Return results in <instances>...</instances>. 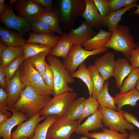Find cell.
Wrapping results in <instances>:
<instances>
[{"label": "cell", "instance_id": "cell-1", "mask_svg": "<svg viewBox=\"0 0 139 139\" xmlns=\"http://www.w3.org/2000/svg\"><path fill=\"white\" fill-rule=\"evenodd\" d=\"M51 99L50 96L40 94L27 86L22 91L18 100L8 110L23 114L29 119L40 111Z\"/></svg>", "mask_w": 139, "mask_h": 139}, {"label": "cell", "instance_id": "cell-2", "mask_svg": "<svg viewBox=\"0 0 139 139\" xmlns=\"http://www.w3.org/2000/svg\"><path fill=\"white\" fill-rule=\"evenodd\" d=\"M112 32L111 37L105 47L122 52L129 60L131 50L135 49L138 45L135 42L129 28L127 26L118 24Z\"/></svg>", "mask_w": 139, "mask_h": 139}, {"label": "cell", "instance_id": "cell-3", "mask_svg": "<svg viewBox=\"0 0 139 139\" xmlns=\"http://www.w3.org/2000/svg\"><path fill=\"white\" fill-rule=\"evenodd\" d=\"M18 70L20 78L25 86H30L41 94L55 95L54 90L46 84L42 76L32 65L28 58L24 60Z\"/></svg>", "mask_w": 139, "mask_h": 139}, {"label": "cell", "instance_id": "cell-4", "mask_svg": "<svg viewBox=\"0 0 139 139\" xmlns=\"http://www.w3.org/2000/svg\"><path fill=\"white\" fill-rule=\"evenodd\" d=\"M47 60L53 72L54 78V91L55 95L67 92L74 91L68 84L73 83L74 79L62 62L56 57L47 55Z\"/></svg>", "mask_w": 139, "mask_h": 139}, {"label": "cell", "instance_id": "cell-5", "mask_svg": "<svg viewBox=\"0 0 139 139\" xmlns=\"http://www.w3.org/2000/svg\"><path fill=\"white\" fill-rule=\"evenodd\" d=\"M77 96V93L74 91L55 95L40 111V115H56L58 118L66 115L70 106Z\"/></svg>", "mask_w": 139, "mask_h": 139}, {"label": "cell", "instance_id": "cell-6", "mask_svg": "<svg viewBox=\"0 0 139 139\" xmlns=\"http://www.w3.org/2000/svg\"><path fill=\"white\" fill-rule=\"evenodd\" d=\"M85 7V0H60L58 16L64 28L71 27Z\"/></svg>", "mask_w": 139, "mask_h": 139}, {"label": "cell", "instance_id": "cell-7", "mask_svg": "<svg viewBox=\"0 0 139 139\" xmlns=\"http://www.w3.org/2000/svg\"><path fill=\"white\" fill-rule=\"evenodd\" d=\"M99 109L102 113V122L106 127L121 133H127L126 130L133 131L135 129V126L125 119L123 110L116 111L100 106Z\"/></svg>", "mask_w": 139, "mask_h": 139}, {"label": "cell", "instance_id": "cell-8", "mask_svg": "<svg viewBox=\"0 0 139 139\" xmlns=\"http://www.w3.org/2000/svg\"><path fill=\"white\" fill-rule=\"evenodd\" d=\"M107 48H103L92 51L87 50L81 45H73L63 64L71 75L75 71L77 68L89 56L106 52Z\"/></svg>", "mask_w": 139, "mask_h": 139}, {"label": "cell", "instance_id": "cell-9", "mask_svg": "<svg viewBox=\"0 0 139 139\" xmlns=\"http://www.w3.org/2000/svg\"><path fill=\"white\" fill-rule=\"evenodd\" d=\"M80 123L79 120L68 119L66 115L58 117L50 127L47 137L52 139H70L71 135L75 132Z\"/></svg>", "mask_w": 139, "mask_h": 139}, {"label": "cell", "instance_id": "cell-10", "mask_svg": "<svg viewBox=\"0 0 139 139\" xmlns=\"http://www.w3.org/2000/svg\"><path fill=\"white\" fill-rule=\"evenodd\" d=\"M0 21L8 29L16 30L22 37L31 30V23L27 19L16 15L12 6L7 5L4 13L0 15Z\"/></svg>", "mask_w": 139, "mask_h": 139}, {"label": "cell", "instance_id": "cell-11", "mask_svg": "<svg viewBox=\"0 0 139 139\" xmlns=\"http://www.w3.org/2000/svg\"><path fill=\"white\" fill-rule=\"evenodd\" d=\"M45 9L32 0H18L15 4V10L18 15L27 19L31 23L39 19Z\"/></svg>", "mask_w": 139, "mask_h": 139}, {"label": "cell", "instance_id": "cell-12", "mask_svg": "<svg viewBox=\"0 0 139 139\" xmlns=\"http://www.w3.org/2000/svg\"><path fill=\"white\" fill-rule=\"evenodd\" d=\"M40 111L34 114L26 121L18 125L16 129L11 134V139H19L26 137L29 139L33 135L35 129L39 123L48 116H41Z\"/></svg>", "mask_w": 139, "mask_h": 139}, {"label": "cell", "instance_id": "cell-13", "mask_svg": "<svg viewBox=\"0 0 139 139\" xmlns=\"http://www.w3.org/2000/svg\"><path fill=\"white\" fill-rule=\"evenodd\" d=\"M7 89L8 95L7 104L9 108L12 107L18 100L22 91L25 87L19 77V71L16 72L11 79L6 77Z\"/></svg>", "mask_w": 139, "mask_h": 139}, {"label": "cell", "instance_id": "cell-14", "mask_svg": "<svg viewBox=\"0 0 139 139\" xmlns=\"http://www.w3.org/2000/svg\"><path fill=\"white\" fill-rule=\"evenodd\" d=\"M115 56L114 53L107 52L95 60L94 65L105 81L112 76L115 62Z\"/></svg>", "mask_w": 139, "mask_h": 139}, {"label": "cell", "instance_id": "cell-15", "mask_svg": "<svg viewBox=\"0 0 139 139\" xmlns=\"http://www.w3.org/2000/svg\"><path fill=\"white\" fill-rule=\"evenodd\" d=\"M96 33L92 28L83 21L81 25L76 29H71L68 34L73 45H81L92 38Z\"/></svg>", "mask_w": 139, "mask_h": 139}, {"label": "cell", "instance_id": "cell-16", "mask_svg": "<svg viewBox=\"0 0 139 139\" xmlns=\"http://www.w3.org/2000/svg\"><path fill=\"white\" fill-rule=\"evenodd\" d=\"M86 7L81 16L91 27L100 29L102 26V18L93 0H85Z\"/></svg>", "mask_w": 139, "mask_h": 139}, {"label": "cell", "instance_id": "cell-17", "mask_svg": "<svg viewBox=\"0 0 139 139\" xmlns=\"http://www.w3.org/2000/svg\"><path fill=\"white\" fill-rule=\"evenodd\" d=\"M103 116L100 110L98 109L94 114L88 117L85 122L79 126L75 132L85 136L89 131H92L103 128Z\"/></svg>", "mask_w": 139, "mask_h": 139}, {"label": "cell", "instance_id": "cell-18", "mask_svg": "<svg viewBox=\"0 0 139 139\" xmlns=\"http://www.w3.org/2000/svg\"><path fill=\"white\" fill-rule=\"evenodd\" d=\"M127 58H120L115 60L112 76L115 79L116 86L120 88L123 80L131 72L133 68Z\"/></svg>", "mask_w": 139, "mask_h": 139}, {"label": "cell", "instance_id": "cell-19", "mask_svg": "<svg viewBox=\"0 0 139 139\" xmlns=\"http://www.w3.org/2000/svg\"><path fill=\"white\" fill-rule=\"evenodd\" d=\"M112 32L100 29L99 32L91 39L84 42L81 46L88 51L103 48L109 41Z\"/></svg>", "mask_w": 139, "mask_h": 139}, {"label": "cell", "instance_id": "cell-20", "mask_svg": "<svg viewBox=\"0 0 139 139\" xmlns=\"http://www.w3.org/2000/svg\"><path fill=\"white\" fill-rule=\"evenodd\" d=\"M0 41L8 47H22L27 40L18 32L0 26Z\"/></svg>", "mask_w": 139, "mask_h": 139}, {"label": "cell", "instance_id": "cell-21", "mask_svg": "<svg viewBox=\"0 0 139 139\" xmlns=\"http://www.w3.org/2000/svg\"><path fill=\"white\" fill-rule=\"evenodd\" d=\"M12 115L6 121L0 125V136L3 139H11V131L15 126L28 119L24 114L12 111Z\"/></svg>", "mask_w": 139, "mask_h": 139}, {"label": "cell", "instance_id": "cell-22", "mask_svg": "<svg viewBox=\"0 0 139 139\" xmlns=\"http://www.w3.org/2000/svg\"><path fill=\"white\" fill-rule=\"evenodd\" d=\"M117 111L121 110L122 108L126 105L133 107L137 105V102L139 100V91L135 88L126 93H117L114 97Z\"/></svg>", "mask_w": 139, "mask_h": 139}, {"label": "cell", "instance_id": "cell-23", "mask_svg": "<svg viewBox=\"0 0 139 139\" xmlns=\"http://www.w3.org/2000/svg\"><path fill=\"white\" fill-rule=\"evenodd\" d=\"M73 44L68 34L64 32L61 35L56 46L53 48L48 55L60 57L65 59Z\"/></svg>", "mask_w": 139, "mask_h": 139}, {"label": "cell", "instance_id": "cell-24", "mask_svg": "<svg viewBox=\"0 0 139 139\" xmlns=\"http://www.w3.org/2000/svg\"><path fill=\"white\" fill-rule=\"evenodd\" d=\"M136 3L120 10L111 11L107 16L102 18V26H107L108 31L112 32L117 27L118 23L121 20L123 15L127 11L133 7H137Z\"/></svg>", "mask_w": 139, "mask_h": 139}, {"label": "cell", "instance_id": "cell-25", "mask_svg": "<svg viewBox=\"0 0 139 139\" xmlns=\"http://www.w3.org/2000/svg\"><path fill=\"white\" fill-rule=\"evenodd\" d=\"M29 37L26 43H36L54 48L60 38V37L53 34H40L29 32Z\"/></svg>", "mask_w": 139, "mask_h": 139}, {"label": "cell", "instance_id": "cell-26", "mask_svg": "<svg viewBox=\"0 0 139 139\" xmlns=\"http://www.w3.org/2000/svg\"><path fill=\"white\" fill-rule=\"evenodd\" d=\"M39 19L47 24L55 32L61 35L64 33L60 27L59 18L55 10L45 9Z\"/></svg>", "mask_w": 139, "mask_h": 139}, {"label": "cell", "instance_id": "cell-27", "mask_svg": "<svg viewBox=\"0 0 139 139\" xmlns=\"http://www.w3.org/2000/svg\"><path fill=\"white\" fill-rule=\"evenodd\" d=\"M86 98L84 97L76 99L70 106L66 116L68 119L73 120H79L83 114Z\"/></svg>", "mask_w": 139, "mask_h": 139}, {"label": "cell", "instance_id": "cell-28", "mask_svg": "<svg viewBox=\"0 0 139 139\" xmlns=\"http://www.w3.org/2000/svg\"><path fill=\"white\" fill-rule=\"evenodd\" d=\"M88 68L90 71L93 85L92 96L96 99L102 90L106 81L94 65H90Z\"/></svg>", "mask_w": 139, "mask_h": 139}, {"label": "cell", "instance_id": "cell-29", "mask_svg": "<svg viewBox=\"0 0 139 139\" xmlns=\"http://www.w3.org/2000/svg\"><path fill=\"white\" fill-rule=\"evenodd\" d=\"M22 47H8L0 57V66L5 68L10 63L23 54Z\"/></svg>", "mask_w": 139, "mask_h": 139}, {"label": "cell", "instance_id": "cell-30", "mask_svg": "<svg viewBox=\"0 0 139 139\" xmlns=\"http://www.w3.org/2000/svg\"><path fill=\"white\" fill-rule=\"evenodd\" d=\"M109 85L108 81H106L103 88L96 99L99 103L100 106L116 111V106L114 98L110 95L108 92Z\"/></svg>", "mask_w": 139, "mask_h": 139}, {"label": "cell", "instance_id": "cell-31", "mask_svg": "<svg viewBox=\"0 0 139 139\" xmlns=\"http://www.w3.org/2000/svg\"><path fill=\"white\" fill-rule=\"evenodd\" d=\"M73 78H79L84 83L87 87L90 96H92L93 85L90 71L86 64L83 63L80 66L78 70L71 75Z\"/></svg>", "mask_w": 139, "mask_h": 139}, {"label": "cell", "instance_id": "cell-32", "mask_svg": "<svg viewBox=\"0 0 139 139\" xmlns=\"http://www.w3.org/2000/svg\"><path fill=\"white\" fill-rule=\"evenodd\" d=\"M58 118V117L56 115L48 116L44 121L37 125L33 135L30 139H46L47 133L50 127Z\"/></svg>", "mask_w": 139, "mask_h": 139}, {"label": "cell", "instance_id": "cell-33", "mask_svg": "<svg viewBox=\"0 0 139 139\" xmlns=\"http://www.w3.org/2000/svg\"><path fill=\"white\" fill-rule=\"evenodd\" d=\"M129 135L127 132L119 133L114 131L103 128L101 132L88 133L85 136L95 139H127Z\"/></svg>", "mask_w": 139, "mask_h": 139}, {"label": "cell", "instance_id": "cell-34", "mask_svg": "<svg viewBox=\"0 0 139 139\" xmlns=\"http://www.w3.org/2000/svg\"><path fill=\"white\" fill-rule=\"evenodd\" d=\"M23 50V59L24 60L43 52H49L53 48L38 45L36 43H26L22 47Z\"/></svg>", "mask_w": 139, "mask_h": 139}, {"label": "cell", "instance_id": "cell-35", "mask_svg": "<svg viewBox=\"0 0 139 139\" xmlns=\"http://www.w3.org/2000/svg\"><path fill=\"white\" fill-rule=\"evenodd\" d=\"M139 79V67L133 69L119 88L120 93H124L135 88Z\"/></svg>", "mask_w": 139, "mask_h": 139}, {"label": "cell", "instance_id": "cell-36", "mask_svg": "<svg viewBox=\"0 0 139 139\" xmlns=\"http://www.w3.org/2000/svg\"><path fill=\"white\" fill-rule=\"evenodd\" d=\"M49 53H40L28 58L32 65L42 76L46 68V63L45 58Z\"/></svg>", "mask_w": 139, "mask_h": 139}, {"label": "cell", "instance_id": "cell-37", "mask_svg": "<svg viewBox=\"0 0 139 139\" xmlns=\"http://www.w3.org/2000/svg\"><path fill=\"white\" fill-rule=\"evenodd\" d=\"M99 106L97 99L92 96H90L86 100L83 114L79 120L80 123L85 118L95 113L98 109Z\"/></svg>", "mask_w": 139, "mask_h": 139}, {"label": "cell", "instance_id": "cell-38", "mask_svg": "<svg viewBox=\"0 0 139 139\" xmlns=\"http://www.w3.org/2000/svg\"><path fill=\"white\" fill-rule=\"evenodd\" d=\"M31 30L34 33L40 34L54 35L55 33L47 24L39 19L31 23Z\"/></svg>", "mask_w": 139, "mask_h": 139}, {"label": "cell", "instance_id": "cell-39", "mask_svg": "<svg viewBox=\"0 0 139 139\" xmlns=\"http://www.w3.org/2000/svg\"><path fill=\"white\" fill-rule=\"evenodd\" d=\"M24 60L23 54L15 59L4 68L6 77L10 79H12Z\"/></svg>", "mask_w": 139, "mask_h": 139}, {"label": "cell", "instance_id": "cell-40", "mask_svg": "<svg viewBox=\"0 0 139 139\" xmlns=\"http://www.w3.org/2000/svg\"><path fill=\"white\" fill-rule=\"evenodd\" d=\"M93 0L102 18L107 16L111 11L109 7V0Z\"/></svg>", "mask_w": 139, "mask_h": 139}, {"label": "cell", "instance_id": "cell-41", "mask_svg": "<svg viewBox=\"0 0 139 139\" xmlns=\"http://www.w3.org/2000/svg\"><path fill=\"white\" fill-rule=\"evenodd\" d=\"M42 76L46 84L54 90V78L53 72L50 65L47 63L45 70Z\"/></svg>", "mask_w": 139, "mask_h": 139}, {"label": "cell", "instance_id": "cell-42", "mask_svg": "<svg viewBox=\"0 0 139 139\" xmlns=\"http://www.w3.org/2000/svg\"><path fill=\"white\" fill-rule=\"evenodd\" d=\"M130 65L133 69L139 67V45L132 49L131 52V57L129 60Z\"/></svg>", "mask_w": 139, "mask_h": 139}, {"label": "cell", "instance_id": "cell-43", "mask_svg": "<svg viewBox=\"0 0 139 139\" xmlns=\"http://www.w3.org/2000/svg\"><path fill=\"white\" fill-rule=\"evenodd\" d=\"M8 95L7 91L2 87H0V110H8L7 102Z\"/></svg>", "mask_w": 139, "mask_h": 139}, {"label": "cell", "instance_id": "cell-44", "mask_svg": "<svg viewBox=\"0 0 139 139\" xmlns=\"http://www.w3.org/2000/svg\"><path fill=\"white\" fill-rule=\"evenodd\" d=\"M124 0H109V6L111 11L117 10L124 7Z\"/></svg>", "mask_w": 139, "mask_h": 139}, {"label": "cell", "instance_id": "cell-45", "mask_svg": "<svg viewBox=\"0 0 139 139\" xmlns=\"http://www.w3.org/2000/svg\"><path fill=\"white\" fill-rule=\"evenodd\" d=\"M123 115L127 121L132 124L139 129V121L135 116L126 111H124Z\"/></svg>", "mask_w": 139, "mask_h": 139}, {"label": "cell", "instance_id": "cell-46", "mask_svg": "<svg viewBox=\"0 0 139 139\" xmlns=\"http://www.w3.org/2000/svg\"><path fill=\"white\" fill-rule=\"evenodd\" d=\"M32 2L44 7L46 9L54 10L53 1L51 0H32Z\"/></svg>", "mask_w": 139, "mask_h": 139}, {"label": "cell", "instance_id": "cell-47", "mask_svg": "<svg viewBox=\"0 0 139 139\" xmlns=\"http://www.w3.org/2000/svg\"><path fill=\"white\" fill-rule=\"evenodd\" d=\"M5 76L4 68L0 65V85L6 91L7 86Z\"/></svg>", "mask_w": 139, "mask_h": 139}, {"label": "cell", "instance_id": "cell-48", "mask_svg": "<svg viewBox=\"0 0 139 139\" xmlns=\"http://www.w3.org/2000/svg\"><path fill=\"white\" fill-rule=\"evenodd\" d=\"M10 118L7 114L0 111V125L2 124L5 122Z\"/></svg>", "mask_w": 139, "mask_h": 139}, {"label": "cell", "instance_id": "cell-49", "mask_svg": "<svg viewBox=\"0 0 139 139\" xmlns=\"http://www.w3.org/2000/svg\"><path fill=\"white\" fill-rule=\"evenodd\" d=\"M127 139H139V135L135 131H131Z\"/></svg>", "mask_w": 139, "mask_h": 139}, {"label": "cell", "instance_id": "cell-50", "mask_svg": "<svg viewBox=\"0 0 139 139\" xmlns=\"http://www.w3.org/2000/svg\"><path fill=\"white\" fill-rule=\"evenodd\" d=\"M137 1V0H124V7L130 6Z\"/></svg>", "mask_w": 139, "mask_h": 139}, {"label": "cell", "instance_id": "cell-51", "mask_svg": "<svg viewBox=\"0 0 139 139\" xmlns=\"http://www.w3.org/2000/svg\"><path fill=\"white\" fill-rule=\"evenodd\" d=\"M8 46L4 43L0 41V57L4 51Z\"/></svg>", "mask_w": 139, "mask_h": 139}, {"label": "cell", "instance_id": "cell-52", "mask_svg": "<svg viewBox=\"0 0 139 139\" xmlns=\"http://www.w3.org/2000/svg\"><path fill=\"white\" fill-rule=\"evenodd\" d=\"M7 4L4 3H0V15H2L5 11Z\"/></svg>", "mask_w": 139, "mask_h": 139}, {"label": "cell", "instance_id": "cell-53", "mask_svg": "<svg viewBox=\"0 0 139 139\" xmlns=\"http://www.w3.org/2000/svg\"><path fill=\"white\" fill-rule=\"evenodd\" d=\"M137 9L132 13L135 14L137 15H139V5H138L137 6Z\"/></svg>", "mask_w": 139, "mask_h": 139}, {"label": "cell", "instance_id": "cell-54", "mask_svg": "<svg viewBox=\"0 0 139 139\" xmlns=\"http://www.w3.org/2000/svg\"><path fill=\"white\" fill-rule=\"evenodd\" d=\"M18 1V0H10L9 5L12 6L13 4L16 3Z\"/></svg>", "mask_w": 139, "mask_h": 139}, {"label": "cell", "instance_id": "cell-55", "mask_svg": "<svg viewBox=\"0 0 139 139\" xmlns=\"http://www.w3.org/2000/svg\"><path fill=\"white\" fill-rule=\"evenodd\" d=\"M135 88L139 91V79L137 81Z\"/></svg>", "mask_w": 139, "mask_h": 139}, {"label": "cell", "instance_id": "cell-56", "mask_svg": "<svg viewBox=\"0 0 139 139\" xmlns=\"http://www.w3.org/2000/svg\"><path fill=\"white\" fill-rule=\"evenodd\" d=\"M78 139H89L87 137L84 136Z\"/></svg>", "mask_w": 139, "mask_h": 139}, {"label": "cell", "instance_id": "cell-57", "mask_svg": "<svg viewBox=\"0 0 139 139\" xmlns=\"http://www.w3.org/2000/svg\"><path fill=\"white\" fill-rule=\"evenodd\" d=\"M5 1V0H0V3H1V4L4 3Z\"/></svg>", "mask_w": 139, "mask_h": 139}, {"label": "cell", "instance_id": "cell-58", "mask_svg": "<svg viewBox=\"0 0 139 139\" xmlns=\"http://www.w3.org/2000/svg\"><path fill=\"white\" fill-rule=\"evenodd\" d=\"M19 139H29L28 137H21Z\"/></svg>", "mask_w": 139, "mask_h": 139}, {"label": "cell", "instance_id": "cell-59", "mask_svg": "<svg viewBox=\"0 0 139 139\" xmlns=\"http://www.w3.org/2000/svg\"><path fill=\"white\" fill-rule=\"evenodd\" d=\"M46 139H52L51 138H49L47 137Z\"/></svg>", "mask_w": 139, "mask_h": 139}]
</instances>
